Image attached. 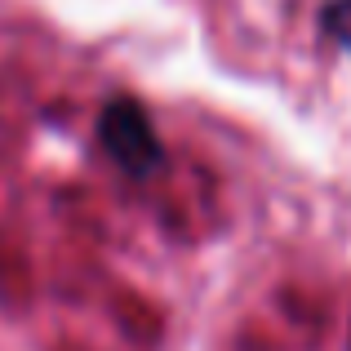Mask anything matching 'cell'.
I'll use <instances>...</instances> for the list:
<instances>
[{
	"mask_svg": "<svg viewBox=\"0 0 351 351\" xmlns=\"http://www.w3.org/2000/svg\"><path fill=\"white\" fill-rule=\"evenodd\" d=\"M325 32L334 36L343 49H351V0H334L325 9Z\"/></svg>",
	"mask_w": 351,
	"mask_h": 351,
	"instance_id": "obj_2",
	"label": "cell"
},
{
	"mask_svg": "<svg viewBox=\"0 0 351 351\" xmlns=\"http://www.w3.org/2000/svg\"><path fill=\"white\" fill-rule=\"evenodd\" d=\"M98 143H103V152L112 156L125 173H134V178H147V173L160 169V160H165V147H160V138H156L152 116H147V107L134 103V98H112V103L103 107V116H98Z\"/></svg>",
	"mask_w": 351,
	"mask_h": 351,
	"instance_id": "obj_1",
	"label": "cell"
}]
</instances>
